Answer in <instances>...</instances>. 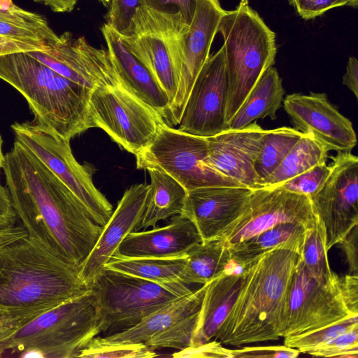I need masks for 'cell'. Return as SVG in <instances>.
<instances>
[{
	"label": "cell",
	"mask_w": 358,
	"mask_h": 358,
	"mask_svg": "<svg viewBox=\"0 0 358 358\" xmlns=\"http://www.w3.org/2000/svg\"><path fill=\"white\" fill-rule=\"evenodd\" d=\"M80 271L28 235L0 247V341L89 292Z\"/></svg>",
	"instance_id": "cell-2"
},
{
	"label": "cell",
	"mask_w": 358,
	"mask_h": 358,
	"mask_svg": "<svg viewBox=\"0 0 358 358\" xmlns=\"http://www.w3.org/2000/svg\"><path fill=\"white\" fill-rule=\"evenodd\" d=\"M285 92L277 70L271 66L261 76L228 122V129H240L258 119H276Z\"/></svg>",
	"instance_id": "cell-27"
},
{
	"label": "cell",
	"mask_w": 358,
	"mask_h": 358,
	"mask_svg": "<svg viewBox=\"0 0 358 358\" xmlns=\"http://www.w3.org/2000/svg\"><path fill=\"white\" fill-rule=\"evenodd\" d=\"M265 131L255 121L243 129H228L207 137L205 163L243 187L262 188L255 173V163Z\"/></svg>",
	"instance_id": "cell-20"
},
{
	"label": "cell",
	"mask_w": 358,
	"mask_h": 358,
	"mask_svg": "<svg viewBox=\"0 0 358 358\" xmlns=\"http://www.w3.org/2000/svg\"><path fill=\"white\" fill-rule=\"evenodd\" d=\"M198 315L199 311L184 317L150 337L144 344L154 350L162 348L182 350L192 347Z\"/></svg>",
	"instance_id": "cell-34"
},
{
	"label": "cell",
	"mask_w": 358,
	"mask_h": 358,
	"mask_svg": "<svg viewBox=\"0 0 358 358\" xmlns=\"http://www.w3.org/2000/svg\"><path fill=\"white\" fill-rule=\"evenodd\" d=\"M142 5L143 0H110L109 10L105 16L106 23L119 34L123 33Z\"/></svg>",
	"instance_id": "cell-40"
},
{
	"label": "cell",
	"mask_w": 358,
	"mask_h": 358,
	"mask_svg": "<svg viewBox=\"0 0 358 358\" xmlns=\"http://www.w3.org/2000/svg\"><path fill=\"white\" fill-rule=\"evenodd\" d=\"M0 79L27 100L34 121L71 140L95 127L90 108L92 90L61 76L28 52L0 56Z\"/></svg>",
	"instance_id": "cell-4"
},
{
	"label": "cell",
	"mask_w": 358,
	"mask_h": 358,
	"mask_svg": "<svg viewBox=\"0 0 358 358\" xmlns=\"http://www.w3.org/2000/svg\"><path fill=\"white\" fill-rule=\"evenodd\" d=\"M90 108L95 127L136 157L153 142L162 117L121 84L94 88Z\"/></svg>",
	"instance_id": "cell-11"
},
{
	"label": "cell",
	"mask_w": 358,
	"mask_h": 358,
	"mask_svg": "<svg viewBox=\"0 0 358 358\" xmlns=\"http://www.w3.org/2000/svg\"><path fill=\"white\" fill-rule=\"evenodd\" d=\"M217 33L222 36L225 51L228 124L262 74L275 63V35L248 0H241L235 9L225 10Z\"/></svg>",
	"instance_id": "cell-5"
},
{
	"label": "cell",
	"mask_w": 358,
	"mask_h": 358,
	"mask_svg": "<svg viewBox=\"0 0 358 358\" xmlns=\"http://www.w3.org/2000/svg\"><path fill=\"white\" fill-rule=\"evenodd\" d=\"M147 171L151 183L138 231L155 227L159 221L180 215L187 195L184 187L167 173L155 169Z\"/></svg>",
	"instance_id": "cell-28"
},
{
	"label": "cell",
	"mask_w": 358,
	"mask_h": 358,
	"mask_svg": "<svg viewBox=\"0 0 358 358\" xmlns=\"http://www.w3.org/2000/svg\"><path fill=\"white\" fill-rule=\"evenodd\" d=\"M307 229L303 225L285 222L275 225L245 241L228 247L231 262L243 271L251 260L267 252L285 248L301 254Z\"/></svg>",
	"instance_id": "cell-26"
},
{
	"label": "cell",
	"mask_w": 358,
	"mask_h": 358,
	"mask_svg": "<svg viewBox=\"0 0 358 358\" xmlns=\"http://www.w3.org/2000/svg\"><path fill=\"white\" fill-rule=\"evenodd\" d=\"M0 36L22 41L44 43L48 45L59 39V36L55 32L48 33L38 29L2 20H0Z\"/></svg>",
	"instance_id": "cell-41"
},
{
	"label": "cell",
	"mask_w": 358,
	"mask_h": 358,
	"mask_svg": "<svg viewBox=\"0 0 358 358\" xmlns=\"http://www.w3.org/2000/svg\"><path fill=\"white\" fill-rule=\"evenodd\" d=\"M99 1L105 6L108 7L110 5V0H99Z\"/></svg>",
	"instance_id": "cell-54"
},
{
	"label": "cell",
	"mask_w": 358,
	"mask_h": 358,
	"mask_svg": "<svg viewBox=\"0 0 358 358\" xmlns=\"http://www.w3.org/2000/svg\"><path fill=\"white\" fill-rule=\"evenodd\" d=\"M343 84L358 98V62L356 57H350L346 71L343 77Z\"/></svg>",
	"instance_id": "cell-50"
},
{
	"label": "cell",
	"mask_w": 358,
	"mask_h": 358,
	"mask_svg": "<svg viewBox=\"0 0 358 358\" xmlns=\"http://www.w3.org/2000/svg\"><path fill=\"white\" fill-rule=\"evenodd\" d=\"M172 357L175 358H232V355L231 349L225 348L220 342L212 340L197 346L178 350L173 353Z\"/></svg>",
	"instance_id": "cell-44"
},
{
	"label": "cell",
	"mask_w": 358,
	"mask_h": 358,
	"mask_svg": "<svg viewBox=\"0 0 358 358\" xmlns=\"http://www.w3.org/2000/svg\"><path fill=\"white\" fill-rule=\"evenodd\" d=\"M326 241L324 227L316 216L314 226L306 231L299 256L309 273L319 281L325 280L334 272L328 260Z\"/></svg>",
	"instance_id": "cell-33"
},
{
	"label": "cell",
	"mask_w": 358,
	"mask_h": 358,
	"mask_svg": "<svg viewBox=\"0 0 358 358\" xmlns=\"http://www.w3.org/2000/svg\"><path fill=\"white\" fill-rule=\"evenodd\" d=\"M328 150L310 134H303L277 169L264 181L275 187L315 166L327 162Z\"/></svg>",
	"instance_id": "cell-30"
},
{
	"label": "cell",
	"mask_w": 358,
	"mask_h": 358,
	"mask_svg": "<svg viewBox=\"0 0 358 358\" xmlns=\"http://www.w3.org/2000/svg\"><path fill=\"white\" fill-rule=\"evenodd\" d=\"M0 20L54 33L43 16L18 7L12 0H0Z\"/></svg>",
	"instance_id": "cell-39"
},
{
	"label": "cell",
	"mask_w": 358,
	"mask_h": 358,
	"mask_svg": "<svg viewBox=\"0 0 358 358\" xmlns=\"http://www.w3.org/2000/svg\"><path fill=\"white\" fill-rule=\"evenodd\" d=\"M231 260L230 251L221 238L201 242L185 258L179 280L204 285L227 269Z\"/></svg>",
	"instance_id": "cell-29"
},
{
	"label": "cell",
	"mask_w": 358,
	"mask_h": 358,
	"mask_svg": "<svg viewBox=\"0 0 358 358\" xmlns=\"http://www.w3.org/2000/svg\"><path fill=\"white\" fill-rule=\"evenodd\" d=\"M100 334L91 289L38 316L0 341V357H79Z\"/></svg>",
	"instance_id": "cell-6"
},
{
	"label": "cell",
	"mask_w": 358,
	"mask_h": 358,
	"mask_svg": "<svg viewBox=\"0 0 358 358\" xmlns=\"http://www.w3.org/2000/svg\"><path fill=\"white\" fill-rule=\"evenodd\" d=\"M50 46L44 43H31L0 36V56L19 52L45 51Z\"/></svg>",
	"instance_id": "cell-46"
},
{
	"label": "cell",
	"mask_w": 358,
	"mask_h": 358,
	"mask_svg": "<svg viewBox=\"0 0 358 358\" xmlns=\"http://www.w3.org/2000/svg\"><path fill=\"white\" fill-rule=\"evenodd\" d=\"M157 356L155 350L144 343H113L96 336L81 351L79 357L152 358Z\"/></svg>",
	"instance_id": "cell-35"
},
{
	"label": "cell",
	"mask_w": 358,
	"mask_h": 358,
	"mask_svg": "<svg viewBox=\"0 0 358 358\" xmlns=\"http://www.w3.org/2000/svg\"><path fill=\"white\" fill-rule=\"evenodd\" d=\"M358 324V315L345 318L334 324L297 336L284 338V345L307 353L313 349L326 344L340 334Z\"/></svg>",
	"instance_id": "cell-36"
},
{
	"label": "cell",
	"mask_w": 358,
	"mask_h": 358,
	"mask_svg": "<svg viewBox=\"0 0 358 358\" xmlns=\"http://www.w3.org/2000/svg\"><path fill=\"white\" fill-rule=\"evenodd\" d=\"M196 0H143V5L151 8L179 11L189 24L192 20Z\"/></svg>",
	"instance_id": "cell-45"
},
{
	"label": "cell",
	"mask_w": 358,
	"mask_h": 358,
	"mask_svg": "<svg viewBox=\"0 0 358 358\" xmlns=\"http://www.w3.org/2000/svg\"><path fill=\"white\" fill-rule=\"evenodd\" d=\"M45 51H29L32 57L71 81L90 90L120 84L108 51L91 45L84 37L69 32L59 36Z\"/></svg>",
	"instance_id": "cell-16"
},
{
	"label": "cell",
	"mask_w": 358,
	"mask_h": 358,
	"mask_svg": "<svg viewBox=\"0 0 358 358\" xmlns=\"http://www.w3.org/2000/svg\"><path fill=\"white\" fill-rule=\"evenodd\" d=\"M189 27L179 11L157 10L142 5L128 29L120 34L127 49L166 94L169 108L178 91Z\"/></svg>",
	"instance_id": "cell-7"
},
{
	"label": "cell",
	"mask_w": 358,
	"mask_h": 358,
	"mask_svg": "<svg viewBox=\"0 0 358 358\" xmlns=\"http://www.w3.org/2000/svg\"><path fill=\"white\" fill-rule=\"evenodd\" d=\"M343 292L345 303L353 314H358V275L347 274L343 276Z\"/></svg>",
	"instance_id": "cell-49"
},
{
	"label": "cell",
	"mask_w": 358,
	"mask_h": 358,
	"mask_svg": "<svg viewBox=\"0 0 358 358\" xmlns=\"http://www.w3.org/2000/svg\"><path fill=\"white\" fill-rule=\"evenodd\" d=\"M253 189L243 186H210L187 192L180 215L195 226L202 242L220 237L243 212Z\"/></svg>",
	"instance_id": "cell-19"
},
{
	"label": "cell",
	"mask_w": 358,
	"mask_h": 358,
	"mask_svg": "<svg viewBox=\"0 0 358 358\" xmlns=\"http://www.w3.org/2000/svg\"><path fill=\"white\" fill-rule=\"evenodd\" d=\"M2 144H3V141H2V138L0 135V170L2 168L3 158H4V155H3V152H2Z\"/></svg>",
	"instance_id": "cell-53"
},
{
	"label": "cell",
	"mask_w": 358,
	"mask_h": 358,
	"mask_svg": "<svg viewBox=\"0 0 358 358\" xmlns=\"http://www.w3.org/2000/svg\"><path fill=\"white\" fill-rule=\"evenodd\" d=\"M201 238L194 224L178 215L169 224L129 233L112 257L175 259L185 258ZM111 257V258H112Z\"/></svg>",
	"instance_id": "cell-21"
},
{
	"label": "cell",
	"mask_w": 358,
	"mask_h": 358,
	"mask_svg": "<svg viewBox=\"0 0 358 358\" xmlns=\"http://www.w3.org/2000/svg\"><path fill=\"white\" fill-rule=\"evenodd\" d=\"M299 259L296 252L278 248L246 264L236 300L214 340L241 346L283 338Z\"/></svg>",
	"instance_id": "cell-3"
},
{
	"label": "cell",
	"mask_w": 358,
	"mask_h": 358,
	"mask_svg": "<svg viewBox=\"0 0 358 358\" xmlns=\"http://www.w3.org/2000/svg\"><path fill=\"white\" fill-rule=\"evenodd\" d=\"M224 13L220 0H196L185 41L178 91L164 120L166 124H179L194 81L210 56L212 43Z\"/></svg>",
	"instance_id": "cell-18"
},
{
	"label": "cell",
	"mask_w": 358,
	"mask_h": 358,
	"mask_svg": "<svg viewBox=\"0 0 358 358\" xmlns=\"http://www.w3.org/2000/svg\"><path fill=\"white\" fill-rule=\"evenodd\" d=\"M242 273L230 268L206 283L192 347L214 340L238 294Z\"/></svg>",
	"instance_id": "cell-24"
},
{
	"label": "cell",
	"mask_w": 358,
	"mask_h": 358,
	"mask_svg": "<svg viewBox=\"0 0 358 358\" xmlns=\"http://www.w3.org/2000/svg\"><path fill=\"white\" fill-rule=\"evenodd\" d=\"M295 129L310 134L328 151H351L357 145L352 123L328 100L324 93H294L283 100Z\"/></svg>",
	"instance_id": "cell-17"
},
{
	"label": "cell",
	"mask_w": 358,
	"mask_h": 358,
	"mask_svg": "<svg viewBox=\"0 0 358 358\" xmlns=\"http://www.w3.org/2000/svg\"><path fill=\"white\" fill-rule=\"evenodd\" d=\"M304 20L315 18L327 10L343 6L357 7L358 0H290Z\"/></svg>",
	"instance_id": "cell-42"
},
{
	"label": "cell",
	"mask_w": 358,
	"mask_h": 358,
	"mask_svg": "<svg viewBox=\"0 0 358 358\" xmlns=\"http://www.w3.org/2000/svg\"><path fill=\"white\" fill-rule=\"evenodd\" d=\"M303 134L296 129L280 127L266 130L255 163V173L262 186Z\"/></svg>",
	"instance_id": "cell-31"
},
{
	"label": "cell",
	"mask_w": 358,
	"mask_h": 358,
	"mask_svg": "<svg viewBox=\"0 0 358 358\" xmlns=\"http://www.w3.org/2000/svg\"><path fill=\"white\" fill-rule=\"evenodd\" d=\"M226 92L225 51L222 45L210 55L198 74L178 129L204 138L228 129L225 120Z\"/></svg>",
	"instance_id": "cell-15"
},
{
	"label": "cell",
	"mask_w": 358,
	"mask_h": 358,
	"mask_svg": "<svg viewBox=\"0 0 358 358\" xmlns=\"http://www.w3.org/2000/svg\"><path fill=\"white\" fill-rule=\"evenodd\" d=\"M185 258L175 259L112 257L105 267L159 284L181 282Z\"/></svg>",
	"instance_id": "cell-32"
},
{
	"label": "cell",
	"mask_w": 358,
	"mask_h": 358,
	"mask_svg": "<svg viewBox=\"0 0 358 358\" xmlns=\"http://www.w3.org/2000/svg\"><path fill=\"white\" fill-rule=\"evenodd\" d=\"M331 173L322 188L310 197L322 221L329 250L358 224V158L351 151L331 156Z\"/></svg>",
	"instance_id": "cell-14"
},
{
	"label": "cell",
	"mask_w": 358,
	"mask_h": 358,
	"mask_svg": "<svg viewBox=\"0 0 358 358\" xmlns=\"http://www.w3.org/2000/svg\"><path fill=\"white\" fill-rule=\"evenodd\" d=\"M17 220L33 238L81 268L103 227L31 151L15 140L1 168Z\"/></svg>",
	"instance_id": "cell-1"
},
{
	"label": "cell",
	"mask_w": 358,
	"mask_h": 358,
	"mask_svg": "<svg viewBox=\"0 0 358 358\" xmlns=\"http://www.w3.org/2000/svg\"><path fill=\"white\" fill-rule=\"evenodd\" d=\"M48 6L54 12L65 13L73 10L78 0H39Z\"/></svg>",
	"instance_id": "cell-52"
},
{
	"label": "cell",
	"mask_w": 358,
	"mask_h": 358,
	"mask_svg": "<svg viewBox=\"0 0 358 358\" xmlns=\"http://www.w3.org/2000/svg\"><path fill=\"white\" fill-rule=\"evenodd\" d=\"M207 155L206 138L173 129L164 122L151 145L136 157V168L162 170L187 192L202 187L243 186L206 164Z\"/></svg>",
	"instance_id": "cell-10"
},
{
	"label": "cell",
	"mask_w": 358,
	"mask_h": 358,
	"mask_svg": "<svg viewBox=\"0 0 358 358\" xmlns=\"http://www.w3.org/2000/svg\"><path fill=\"white\" fill-rule=\"evenodd\" d=\"M17 220L8 190L0 184V230L15 227Z\"/></svg>",
	"instance_id": "cell-48"
},
{
	"label": "cell",
	"mask_w": 358,
	"mask_h": 358,
	"mask_svg": "<svg viewBox=\"0 0 358 358\" xmlns=\"http://www.w3.org/2000/svg\"><path fill=\"white\" fill-rule=\"evenodd\" d=\"M331 171V165L327 164V162H323L289 179L280 187L289 192L310 197L322 188Z\"/></svg>",
	"instance_id": "cell-37"
},
{
	"label": "cell",
	"mask_w": 358,
	"mask_h": 358,
	"mask_svg": "<svg viewBox=\"0 0 358 358\" xmlns=\"http://www.w3.org/2000/svg\"><path fill=\"white\" fill-rule=\"evenodd\" d=\"M107 51L121 85L163 119L169 106L165 92L149 71L127 49L120 34L108 24L101 28Z\"/></svg>",
	"instance_id": "cell-23"
},
{
	"label": "cell",
	"mask_w": 358,
	"mask_h": 358,
	"mask_svg": "<svg viewBox=\"0 0 358 358\" xmlns=\"http://www.w3.org/2000/svg\"><path fill=\"white\" fill-rule=\"evenodd\" d=\"M307 354L314 357L357 358L358 324Z\"/></svg>",
	"instance_id": "cell-38"
},
{
	"label": "cell",
	"mask_w": 358,
	"mask_h": 358,
	"mask_svg": "<svg viewBox=\"0 0 358 358\" xmlns=\"http://www.w3.org/2000/svg\"><path fill=\"white\" fill-rule=\"evenodd\" d=\"M349 266V273L358 275V233L357 226L340 242Z\"/></svg>",
	"instance_id": "cell-47"
},
{
	"label": "cell",
	"mask_w": 358,
	"mask_h": 358,
	"mask_svg": "<svg viewBox=\"0 0 358 358\" xmlns=\"http://www.w3.org/2000/svg\"><path fill=\"white\" fill-rule=\"evenodd\" d=\"M15 140L31 151L82 203L94 221L103 227L113 213V206L95 187L93 166L82 165L75 159L70 140L31 122L11 125Z\"/></svg>",
	"instance_id": "cell-9"
},
{
	"label": "cell",
	"mask_w": 358,
	"mask_h": 358,
	"mask_svg": "<svg viewBox=\"0 0 358 358\" xmlns=\"http://www.w3.org/2000/svg\"><path fill=\"white\" fill-rule=\"evenodd\" d=\"M150 185L136 184L127 189L110 219L103 227L94 248L80 268L82 278L89 284L105 267L124 238L138 231L146 205Z\"/></svg>",
	"instance_id": "cell-22"
},
{
	"label": "cell",
	"mask_w": 358,
	"mask_h": 358,
	"mask_svg": "<svg viewBox=\"0 0 358 358\" xmlns=\"http://www.w3.org/2000/svg\"><path fill=\"white\" fill-rule=\"evenodd\" d=\"M206 283L153 312L136 326L103 338L113 343H145L150 337L199 310Z\"/></svg>",
	"instance_id": "cell-25"
},
{
	"label": "cell",
	"mask_w": 358,
	"mask_h": 358,
	"mask_svg": "<svg viewBox=\"0 0 358 358\" xmlns=\"http://www.w3.org/2000/svg\"><path fill=\"white\" fill-rule=\"evenodd\" d=\"M100 334L124 331L171 301L190 294L186 284H159L104 267L92 280Z\"/></svg>",
	"instance_id": "cell-8"
},
{
	"label": "cell",
	"mask_w": 358,
	"mask_h": 358,
	"mask_svg": "<svg viewBox=\"0 0 358 358\" xmlns=\"http://www.w3.org/2000/svg\"><path fill=\"white\" fill-rule=\"evenodd\" d=\"M315 220L309 196L280 186L262 187L253 189L243 212L218 238L228 248L281 223H298L308 229Z\"/></svg>",
	"instance_id": "cell-13"
},
{
	"label": "cell",
	"mask_w": 358,
	"mask_h": 358,
	"mask_svg": "<svg viewBox=\"0 0 358 358\" xmlns=\"http://www.w3.org/2000/svg\"><path fill=\"white\" fill-rule=\"evenodd\" d=\"M357 315L345 303L343 276L333 272L325 280H317L299 256L291 285L283 338L310 332Z\"/></svg>",
	"instance_id": "cell-12"
},
{
	"label": "cell",
	"mask_w": 358,
	"mask_h": 358,
	"mask_svg": "<svg viewBox=\"0 0 358 358\" xmlns=\"http://www.w3.org/2000/svg\"><path fill=\"white\" fill-rule=\"evenodd\" d=\"M25 236L27 232L22 225L0 230V247Z\"/></svg>",
	"instance_id": "cell-51"
},
{
	"label": "cell",
	"mask_w": 358,
	"mask_h": 358,
	"mask_svg": "<svg viewBox=\"0 0 358 358\" xmlns=\"http://www.w3.org/2000/svg\"><path fill=\"white\" fill-rule=\"evenodd\" d=\"M301 352L283 345L244 347L231 350L232 358H295Z\"/></svg>",
	"instance_id": "cell-43"
}]
</instances>
